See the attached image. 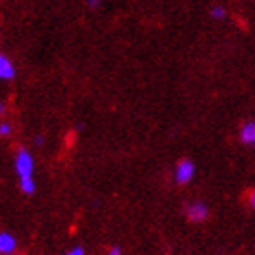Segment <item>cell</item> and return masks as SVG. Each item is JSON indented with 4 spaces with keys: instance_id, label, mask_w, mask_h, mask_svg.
<instances>
[{
    "instance_id": "obj_1",
    "label": "cell",
    "mask_w": 255,
    "mask_h": 255,
    "mask_svg": "<svg viewBox=\"0 0 255 255\" xmlns=\"http://www.w3.org/2000/svg\"><path fill=\"white\" fill-rule=\"evenodd\" d=\"M15 171L18 175V181H27L33 179V171H35V162L33 157L27 149H18L15 157Z\"/></svg>"
},
{
    "instance_id": "obj_2",
    "label": "cell",
    "mask_w": 255,
    "mask_h": 255,
    "mask_svg": "<svg viewBox=\"0 0 255 255\" xmlns=\"http://www.w3.org/2000/svg\"><path fill=\"white\" fill-rule=\"evenodd\" d=\"M173 177H175L177 184L184 186V184L191 182V179L195 177V164H193L190 159H181L179 162H177V166H175Z\"/></svg>"
},
{
    "instance_id": "obj_3",
    "label": "cell",
    "mask_w": 255,
    "mask_h": 255,
    "mask_svg": "<svg viewBox=\"0 0 255 255\" xmlns=\"http://www.w3.org/2000/svg\"><path fill=\"white\" fill-rule=\"evenodd\" d=\"M208 215H210V210L201 201H193L186 206V217L190 219L191 223H204Z\"/></svg>"
},
{
    "instance_id": "obj_4",
    "label": "cell",
    "mask_w": 255,
    "mask_h": 255,
    "mask_svg": "<svg viewBox=\"0 0 255 255\" xmlns=\"http://www.w3.org/2000/svg\"><path fill=\"white\" fill-rule=\"evenodd\" d=\"M16 252V239L9 232H0V255H13Z\"/></svg>"
},
{
    "instance_id": "obj_5",
    "label": "cell",
    "mask_w": 255,
    "mask_h": 255,
    "mask_svg": "<svg viewBox=\"0 0 255 255\" xmlns=\"http://www.w3.org/2000/svg\"><path fill=\"white\" fill-rule=\"evenodd\" d=\"M15 77V66L4 53H0V80H11Z\"/></svg>"
},
{
    "instance_id": "obj_6",
    "label": "cell",
    "mask_w": 255,
    "mask_h": 255,
    "mask_svg": "<svg viewBox=\"0 0 255 255\" xmlns=\"http://www.w3.org/2000/svg\"><path fill=\"white\" fill-rule=\"evenodd\" d=\"M239 137L248 146H255V121H250V123H246L245 126L241 128Z\"/></svg>"
},
{
    "instance_id": "obj_7",
    "label": "cell",
    "mask_w": 255,
    "mask_h": 255,
    "mask_svg": "<svg viewBox=\"0 0 255 255\" xmlns=\"http://www.w3.org/2000/svg\"><path fill=\"white\" fill-rule=\"evenodd\" d=\"M226 9H224L223 5H213L212 9H210V16H212L213 20H224L226 18Z\"/></svg>"
},
{
    "instance_id": "obj_8",
    "label": "cell",
    "mask_w": 255,
    "mask_h": 255,
    "mask_svg": "<svg viewBox=\"0 0 255 255\" xmlns=\"http://www.w3.org/2000/svg\"><path fill=\"white\" fill-rule=\"evenodd\" d=\"M13 133V128L9 123H0V137H9Z\"/></svg>"
},
{
    "instance_id": "obj_9",
    "label": "cell",
    "mask_w": 255,
    "mask_h": 255,
    "mask_svg": "<svg viewBox=\"0 0 255 255\" xmlns=\"http://www.w3.org/2000/svg\"><path fill=\"white\" fill-rule=\"evenodd\" d=\"M64 255H86V252L82 246H73V248H69Z\"/></svg>"
},
{
    "instance_id": "obj_10",
    "label": "cell",
    "mask_w": 255,
    "mask_h": 255,
    "mask_svg": "<svg viewBox=\"0 0 255 255\" xmlns=\"http://www.w3.org/2000/svg\"><path fill=\"white\" fill-rule=\"evenodd\" d=\"M101 2H102V0H86L88 7H91V9H97V7H101Z\"/></svg>"
},
{
    "instance_id": "obj_11",
    "label": "cell",
    "mask_w": 255,
    "mask_h": 255,
    "mask_svg": "<svg viewBox=\"0 0 255 255\" xmlns=\"http://www.w3.org/2000/svg\"><path fill=\"white\" fill-rule=\"evenodd\" d=\"M108 255H123V250H121L119 246H112V248L108 250Z\"/></svg>"
},
{
    "instance_id": "obj_12",
    "label": "cell",
    "mask_w": 255,
    "mask_h": 255,
    "mask_svg": "<svg viewBox=\"0 0 255 255\" xmlns=\"http://www.w3.org/2000/svg\"><path fill=\"white\" fill-rule=\"evenodd\" d=\"M248 202H250V208L255 210V188L250 191V197H248Z\"/></svg>"
},
{
    "instance_id": "obj_13",
    "label": "cell",
    "mask_w": 255,
    "mask_h": 255,
    "mask_svg": "<svg viewBox=\"0 0 255 255\" xmlns=\"http://www.w3.org/2000/svg\"><path fill=\"white\" fill-rule=\"evenodd\" d=\"M4 113H5V104L4 102H0V117H2Z\"/></svg>"
},
{
    "instance_id": "obj_14",
    "label": "cell",
    "mask_w": 255,
    "mask_h": 255,
    "mask_svg": "<svg viewBox=\"0 0 255 255\" xmlns=\"http://www.w3.org/2000/svg\"><path fill=\"white\" fill-rule=\"evenodd\" d=\"M13 255H20V254H13Z\"/></svg>"
}]
</instances>
